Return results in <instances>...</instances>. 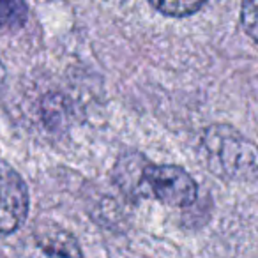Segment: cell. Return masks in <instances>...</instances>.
Here are the masks:
<instances>
[{
  "mask_svg": "<svg viewBox=\"0 0 258 258\" xmlns=\"http://www.w3.org/2000/svg\"><path fill=\"white\" fill-rule=\"evenodd\" d=\"M242 29L258 44V0H244L240 9Z\"/></svg>",
  "mask_w": 258,
  "mask_h": 258,
  "instance_id": "52a82bcc",
  "label": "cell"
},
{
  "mask_svg": "<svg viewBox=\"0 0 258 258\" xmlns=\"http://www.w3.org/2000/svg\"><path fill=\"white\" fill-rule=\"evenodd\" d=\"M29 212L25 180L6 161H0V235L16 232Z\"/></svg>",
  "mask_w": 258,
  "mask_h": 258,
  "instance_id": "3957f363",
  "label": "cell"
},
{
  "mask_svg": "<svg viewBox=\"0 0 258 258\" xmlns=\"http://www.w3.org/2000/svg\"><path fill=\"white\" fill-rule=\"evenodd\" d=\"M204 165L214 175L226 180H258V147L225 124L204 129L198 145Z\"/></svg>",
  "mask_w": 258,
  "mask_h": 258,
  "instance_id": "7a4b0ae2",
  "label": "cell"
},
{
  "mask_svg": "<svg viewBox=\"0 0 258 258\" xmlns=\"http://www.w3.org/2000/svg\"><path fill=\"white\" fill-rule=\"evenodd\" d=\"M4 82H6V68H4V64H2V60H0V89H2Z\"/></svg>",
  "mask_w": 258,
  "mask_h": 258,
  "instance_id": "ba28073f",
  "label": "cell"
},
{
  "mask_svg": "<svg viewBox=\"0 0 258 258\" xmlns=\"http://www.w3.org/2000/svg\"><path fill=\"white\" fill-rule=\"evenodd\" d=\"M23 258H83V253L73 233L58 225H43L30 235Z\"/></svg>",
  "mask_w": 258,
  "mask_h": 258,
  "instance_id": "277c9868",
  "label": "cell"
},
{
  "mask_svg": "<svg viewBox=\"0 0 258 258\" xmlns=\"http://www.w3.org/2000/svg\"><path fill=\"white\" fill-rule=\"evenodd\" d=\"M25 22L27 6L23 0H0V29H18Z\"/></svg>",
  "mask_w": 258,
  "mask_h": 258,
  "instance_id": "8992f818",
  "label": "cell"
},
{
  "mask_svg": "<svg viewBox=\"0 0 258 258\" xmlns=\"http://www.w3.org/2000/svg\"><path fill=\"white\" fill-rule=\"evenodd\" d=\"M113 180L129 200L154 198L170 207H189L197 202L198 184L177 165H154L140 152L117 159Z\"/></svg>",
  "mask_w": 258,
  "mask_h": 258,
  "instance_id": "6da1fadb",
  "label": "cell"
},
{
  "mask_svg": "<svg viewBox=\"0 0 258 258\" xmlns=\"http://www.w3.org/2000/svg\"><path fill=\"white\" fill-rule=\"evenodd\" d=\"M149 2L161 15L180 18V16H189L200 11L207 0H149Z\"/></svg>",
  "mask_w": 258,
  "mask_h": 258,
  "instance_id": "5b68a950",
  "label": "cell"
}]
</instances>
